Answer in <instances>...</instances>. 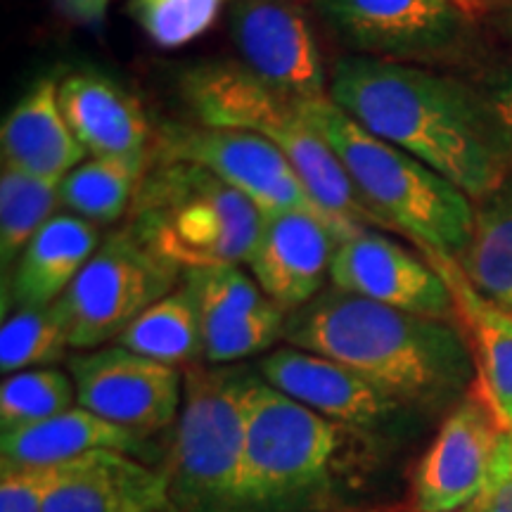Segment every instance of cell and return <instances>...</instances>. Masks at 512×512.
Wrapping results in <instances>:
<instances>
[{
	"label": "cell",
	"mask_w": 512,
	"mask_h": 512,
	"mask_svg": "<svg viewBox=\"0 0 512 512\" xmlns=\"http://www.w3.org/2000/svg\"><path fill=\"white\" fill-rule=\"evenodd\" d=\"M330 98L373 136L408 152L482 202L512 174L472 83L420 64L339 57Z\"/></svg>",
	"instance_id": "6da1fadb"
},
{
	"label": "cell",
	"mask_w": 512,
	"mask_h": 512,
	"mask_svg": "<svg viewBox=\"0 0 512 512\" xmlns=\"http://www.w3.org/2000/svg\"><path fill=\"white\" fill-rule=\"evenodd\" d=\"M287 347L342 363L403 408H439L475 384V358L456 323L325 287L287 313Z\"/></svg>",
	"instance_id": "7a4b0ae2"
},
{
	"label": "cell",
	"mask_w": 512,
	"mask_h": 512,
	"mask_svg": "<svg viewBox=\"0 0 512 512\" xmlns=\"http://www.w3.org/2000/svg\"><path fill=\"white\" fill-rule=\"evenodd\" d=\"M313 131L335 152L363 202L392 233L418 249L460 259L475 228V202L430 166L373 136L330 95L297 102Z\"/></svg>",
	"instance_id": "3957f363"
},
{
	"label": "cell",
	"mask_w": 512,
	"mask_h": 512,
	"mask_svg": "<svg viewBox=\"0 0 512 512\" xmlns=\"http://www.w3.org/2000/svg\"><path fill=\"white\" fill-rule=\"evenodd\" d=\"M181 95L197 124L240 128L266 138L287 157L318 207L347 235L387 230L363 202L335 152L313 131L297 102L283 98L235 62H200L181 79Z\"/></svg>",
	"instance_id": "277c9868"
},
{
	"label": "cell",
	"mask_w": 512,
	"mask_h": 512,
	"mask_svg": "<svg viewBox=\"0 0 512 512\" xmlns=\"http://www.w3.org/2000/svg\"><path fill=\"white\" fill-rule=\"evenodd\" d=\"M126 226L159 259L190 271L247 264L264 214L204 166L150 159Z\"/></svg>",
	"instance_id": "5b68a950"
},
{
	"label": "cell",
	"mask_w": 512,
	"mask_h": 512,
	"mask_svg": "<svg viewBox=\"0 0 512 512\" xmlns=\"http://www.w3.org/2000/svg\"><path fill=\"white\" fill-rule=\"evenodd\" d=\"M259 380L252 366L183 370V403L164 472L171 512H245L247 394Z\"/></svg>",
	"instance_id": "8992f818"
},
{
	"label": "cell",
	"mask_w": 512,
	"mask_h": 512,
	"mask_svg": "<svg viewBox=\"0 0 512 512\" xmlns=\"http://www.w3.org/2000/svg\"><path fill=\"white\" fill-rule=\"evenodd\" d=\"M347 427L273 389L264 377L247 394L242 508L325 512Z\"/></svg>",
	"instance_id": "52a82bcc"
},
{
	"label": "cell",
	"mask_w": 512,
	"mask_h": 512,
	"mask_svg": "<svg viewBox=\"0 0 512 512\" xmlns=\"http://www.w3.org/2000/svg\"><path fill=\"white\" fill-rule=\"evenodd\" d=\"M183 271L140 245L131 228L107 235L57 299L69 323L76 351H93L117 342L145 309L181 285Z\"/></svg>",
	"instance_id": "ba28073f"
},
{
	"label": "cell",
	"mask_w": 512,
	"mask_h": 512,
	"mask_svg": "<svg viewBox=\"0 0 512 512\" xmlns=\"http://www.w3.org/2000/svg\"><path fill=\"white\" fill-rule=\"evenodd\" d=\"M311 5L351 55L422 67L456 60L475 38V19L451 0H313Z\"/></svg>",
	"instance_id": "9c48e42d"
},
{
	"label": "cell",
	"mask_w": 512,
	"mask_h": 512,
	"mask_svg": "<svg viewBox=\"0 0 512 512\" xmlns=\"http://www.w3.org/2000/svg\"><path fill=\"white\" fill-rule=\"evenodd\" d=\"M150 159L164 162H188L209 169L223 183L235 188L249 202L261 209V214L280 211H304L328 219L342 240L349 238L335 221L318 207L311 192L306 190L294 166L266 138L240 128H216L204 124H176L164 121L155 126Z\"/></svg>",
	"instance_id": "30bf717a"
},
{
	"label": "cell",
	"mask_w": 512,
	"mask_h": 512,
	"mask_svg": "<svg viewBox=\"0 0 512 512\" xmlns=\"http://www.w3.org/2000/svg\"><path fill=\"white\" fill-rule=\"evenodd\" d=\"M228 34L238 62L271 91L292 102L330 95L323 50L302 3L235 0L228 8Z\"/></svg>",
	"instance_id": "8fae6325"
},
{
	"label": "cell",
	"mask_w": 512,
	"mask_h": 512,
	"mask_svg": "<svg viewBox=\"0 0 512 512\" xmlns=\"http://www.w3.org/2000/svg\"><path fill=\"white\" fill-rule=\"evenodd\" d=\"M76 403L112 425L143 437L176 425L183 403V370L119 347L67 356Z\"/></svg>",
	"instance_id": "7c38bea8"
},
{
	"label": "cell",
	"mask_w": 512,
	"mask_h": 512,
	"mask_svg": "<svg viewBox=\"0 0 512 512\" xmlns=\"http://www.w3.org/2000/svg\"><path fill=\"white\" fill-rule=\"evenodd\" d=\"M330 285L399 311L458 320L453 294L430 261L380 228H361L339 240Z\"/></svg>",
	"instance_id": "4fadbf2b"
},
{
	"label": "cell",
	"mask_w": 512,
	"mask_h": 512,
	"mask_svg": "<svg viewBox=\"0 0 512 512\" xmlns=\"http://www.w3.org/2000/svg\"><path fill=\"white\" fill-rule=\"evenodd\" d=\"M505 427L477 382L441 422L413 472L415 512H458L482 494Z\"/></svg>",
	"instance_id": "5bb4252c"
},
{
	"label": "cell",
	"mask_w": 512,
	"mask_h": 512,
	"mask_svg": "<svg viewBox=\"0 0 512 512\" xmlns=\"http://www.w3.org/2000/svg\"><path fill=\"white\" fill-rule=\"evenodd\" d=\"M181 283L200 311L204 363L209 366H235L268 354L283 339L287 313L235 264L190 268L183 271Z\"/></svg>",
	"instance_id": "9a60e30c"
},
{
	"label": "cell",
	"mask_w": 512,
	"mask_h": 512,
	"mask_svg": "<svg viewBox=\"0 0 512 512\" xmlns=\"http://www.w3.org/2000/svg\"><path fill=\"white\" fill-rule=\"evenodd\" d=\"M339 240L342 233L323 216L304 211L268 214L247 268L266 297L292 313L325 290Z\"/></svg>",
	"instance_id": "2e32d148"
},
{
	"label": "cell",
	"mask_w": 512,
	"mask_h": 512,
	"mask_svg": "<svg viewBox=\"0 0 512 512\" xmlns=\"http://www.w3.org/2000/svg\"><path fill=\"white\" fill-rule=\"evenodd\" d=\"M256 368L273 389L347 430H380L403 411L354 370L311 351L273 349Z\"/></svg>",
	"instance_id": "e0dca14e"
},
{
	"label": "cell",
	"mask_w": 512,
	"mask_h": 512,
	"mask_svg": "<svg viewBox=\"0 0 512 512\" xmlns=\"http://www.w3.org/2000/svg\"><path fill=\"white\" fill-rule=\"evenodd\" d=\"M60 107L88 157H150L155 126L136 95L95 72L67 74L57 88Z\"/></svg>",
	"instance_id": "ac0fdd59"
},
{
	"label": "cell",
	"mask_w": 512,
	"mask_h": 512,
	"mask_svg": "<svg viewBox=\"0 0 512 512\" xmlns=\"http://www.w3.org/2000/svg\"><path fill=\"white\" fill-rule=\"evenodd\" d=\"M46 512H171L164 467L117 451L67 460Z\"/></svg>",
	"instance_id": "d6986e66"
},
{
	"label": "cell",
	"mask_w": 512,
	"mask_h": 512,
	"mask_svg": "<svg viewBox=\"0 0 512 512\" xmlns=\"http://www.w3.org/2000/svg\"><path fill=\"white\" fill-rule=\"evenodd\" d=\"M420 254L430 261L453 294L458 320L463 323L475 358L477 387L505 430H512V313L484 297L456 259L430 249H420Z\"/></svg>",
	"instance_id": "ffe728a7"
},
{
	"label": "cell",
	"mask_w": 512,
	"mask_h": 512,
	"mask_svg": "<svg viewBox=\"0 0 512 512\" xmlns=\"http://www.w3.org/2000/svg\"><path fill=\"white\" fill-rule=\"evenodd\" d=\"M57 88L53 76H43L17 100L0 128V155L3 166L60 185L88 155L64 119Z\"/></svg>",
	"instance_id": "44dd1931"
},
{
	"label": "cell",
	"mask_w": 512,
	"mask_h": 512,
	"mask_svg": "<svg viewBox=\"0 0 512 512\" xmlns=\"http://www.w3.org/2000/svg\"><path fill=\"white\" fill-rule=\"evenodd\" d=\"M100 228L76 214H55L12 268L5 299L15 309L50 306L69 290L100 247Z\"/></svg>",
	"instance_id": "7402d4cb"
},
{
	"label": "cell",
	"mask_w": 512,
	"mask_h": 512,
	"mask_svg": "<svg viewBox=\"0 0 512 512\" xmlns=\"http://www.w3.org/2000/svg\"><path fill=\"white\" fill-rule=\"evenodd\" d=\"M98 451H117L140 460L152 456L150 441L143 434L112 425L79 403L46 422L0 434L3 467L57 465Z\"/></svg>",
	"instance_id": "603a6c76"
},
{
	"label": "cell",
	"mask_w": 512,
	"mask_h": 512,
	"mask_svg": "<svg viewBox=\"0 0 512 512\" xmlns=\"http://www.w3.org/2000/svg\"><path fill=\"white\" fill-rule=\"evenodd\" d=\"M119 347L185 370L204 363L202 320L195 297L183 283L145 309L117 339Z\"/></svg>",
	"instance_id": "cb8c5ba5"
},
{
	"label": "cell",
	"mask_w": 512,
	"mask_h": 512,
	"mask_svg": "<svg viewBox=\"0 0 512 512\" xmlns=\"http://www.w3.org/2000/svg\"><path fill=\"white\" fill-rule=\"evenodd\" d=\"M475 207L470 245L458 264L484 297L512 313V174Z\"/></svg>",
	"instance_id": "d4e9b609"
},
{
	"label": "cell",
	"mask_w": 512,
	"mask_h": 512,
	"mask_svg": "<svg viewBox=\"0 0 512 512\" xmlns=\"http://www.w3.org/2000/svg\"><path fill=\"white\" fill-rule=\"evenodd\" d=\"M150 157H88L60 183V204L69 214L110 226L128 216Z\"/></svg>",
	"instance_id": "484cf974"
},
{
	"label": "cell",
	"mask_w": 512,
	"mask_h": 512,
	"mask_svg": "<svg viewBox=\"0 0 512 512\" xmlns=\"http://www.w3.org/2000/svg\"><path fill=\"white\" fill-rule=\"evenodd\" d=\"M60 207V185L3 166L0 174V264L3 273L22 256L34 235Z\"/></svg>",
	"instance_id": "4316f807"
},
{
	"label": "cell",
	"mask_w": 512,
	"mask_h": 512,
	"mask_svg": "<svg viewBox=\"0 0 512 512\" xmlns=\"http://www.w3.org/2000/svg\"><path fill=\"white\" fill-rule=\"evenodd\" d=\"M69 349V323L60 304L15 309L0 330V370L3 375H15L31 368H50Z\"/></svg>",
	"instance_id": "83f0119b"
},
{
	"label": "cell",
	"mask_w": 512,
	"mask_h": 512,
	"mask_svg": "<svg viewBox=\"0 0 512 512\" xmlns=\"http://www.w3.org/2000/svg\"><path fill=\"white\" fill-rule=\"evenodd\" d=\"M76 406L72 375L60 368H31L5 375L0 384V430L17 432Z\"/></svg>",
	"instance_id": "f1b7e54d"
},
{
	"label": "cell",
	"mask_w": 512,
	"mask_h": 512,
	"mask_svg": "<svg viewBox=\"0 0 512 512\" xmlns=\"http://www.w3.org/2000/svg\"><path fill=\"white\" fill-rule=\"evenodd\" d=\"M235 0H126V15L162 50H178L209 34Z\"/></svg>",
	"instance_id": "f546056e"
},
{
	"label": "cell",
	"mask_w": 512,
	"mask_h": 512,
	"mask_svg": "<svg viewBox=\"0 0 512 512\" xmlns=\"http://www.w3.org/2000/svg\"><path fill=\"white\" fill-rule=\"evenodd\" d=\"M67 463L36 467H3L0 475V512H46Z\"/></svg>",
	"instance_id": "4dcf8cb0"
},
{
	"label": "cell",
	"mask_w": 512,
	"mask_h": 512,
	"mask_svg": "<svg viewBox=\"0 0 512 512\" xmlns=\"http://www.w3.org/2000/svg\"><path fill=\"white\" fill-rule=\"evenodd\" d=\"M486 124L512 171V60L496 64L472 81Z\"/></svg>",
	"instance_id": "1f68e13d"
},
{
	"label": "cell",
	"mask_w": 512,
	"mask_h": 512,
	"mask_svg": "<svg viewBox=\"0 0 512 512\" xmlns=\"http://www.w3.org/2000/svg\"><path fill=\"white\" fill-rule=\"evenodd\" d=\"M460 512H512V475L496 463V458L482 494Z\"/></svg>",
	"instance_id": "d6a6232c"
},
{
	"label": "cell",
	"mask_w": 512,
	"mask_h": 512,
	"mask_svg": "<svg viewBox=\"0 0 512 512\" xmlns=\"http://www.w3.org/2000/svg\"><path fill=\"white\" fill-rule=\"evenodd\" d=\"M110 3L112 0H55L62 17L86 29H98L105 22Z\"/></svg>",
	"instance_id": "836d02e7"
},
{
	"label": "cell",
	"mask_w": 512,
	"mask_h": 512,
	"mask_svg": "<svg viewBox=\"0 0 512 512\" xmlns=\"http://www.w3.org/2000/svg\"><path fill=\"white\" fill-rule=\"evenodd\" d=\"M456 8H460L470 19H479L489 12L503 8L505 0H451Z\"/></svg>",
	"instance_id": "e575fe53"
},
{
	"label": "cell",
	"mask_w": 512,
	"mask_h": 512,
	"mask_svg": "<svg viewBox=\"0 0 512 512\" xmlns=\"http://www.w3.org/2000/svg\"><path fill=\"white\" fill-rule=\"evenodd\" d=\"M496 463L503 465L512 475V430H505L501 434V441H498L496 448Z\"/></svg>",
	"instance_id": "d590c367"
},
{
	"label": "cell",
	"mask_w": 512,
	"mask_h": 512,
	"mask_svg": "<svg viewBox=\"0 0 512 512\" xmlns=\"http://www.w3.org/2000/svg\"><path fill=\"white\" fill-rule=\"evenodd\" d=\"M503 12H505V31H508V36L512 38V0H505Z\"/></svg>",
	"instance_id": "8d00e7d4"
},
{
	"label": "cell",
	"mask_w": 512,
	"mask_h": 512,
	"mask_svg": "<svg viewBox=\"0 0 512 512\" xmlns=\"http://www.w3.org/2000/svg\"><path fill=\"white\" fill-rule=\"evenodd\" d=\"M294 3H302L304 5V3H313V0H294Z\"/></svg>",
	"instance_id": "74e56055"
},
{
	"label": "cell",
	"mask_w": 512,
	"mask_h": 512,
	"mask_svg": "<svg viewBox=\"0 0 512 512\" xmlns=\"http://www.w3.org/2000/svg\"><path fill=\"white\" fill-rule=\"evenodd\" d=\"M366 512H392V510H366Z\"/></svg>",
	"instance_id": "f35d334b"
}]
</instances>
